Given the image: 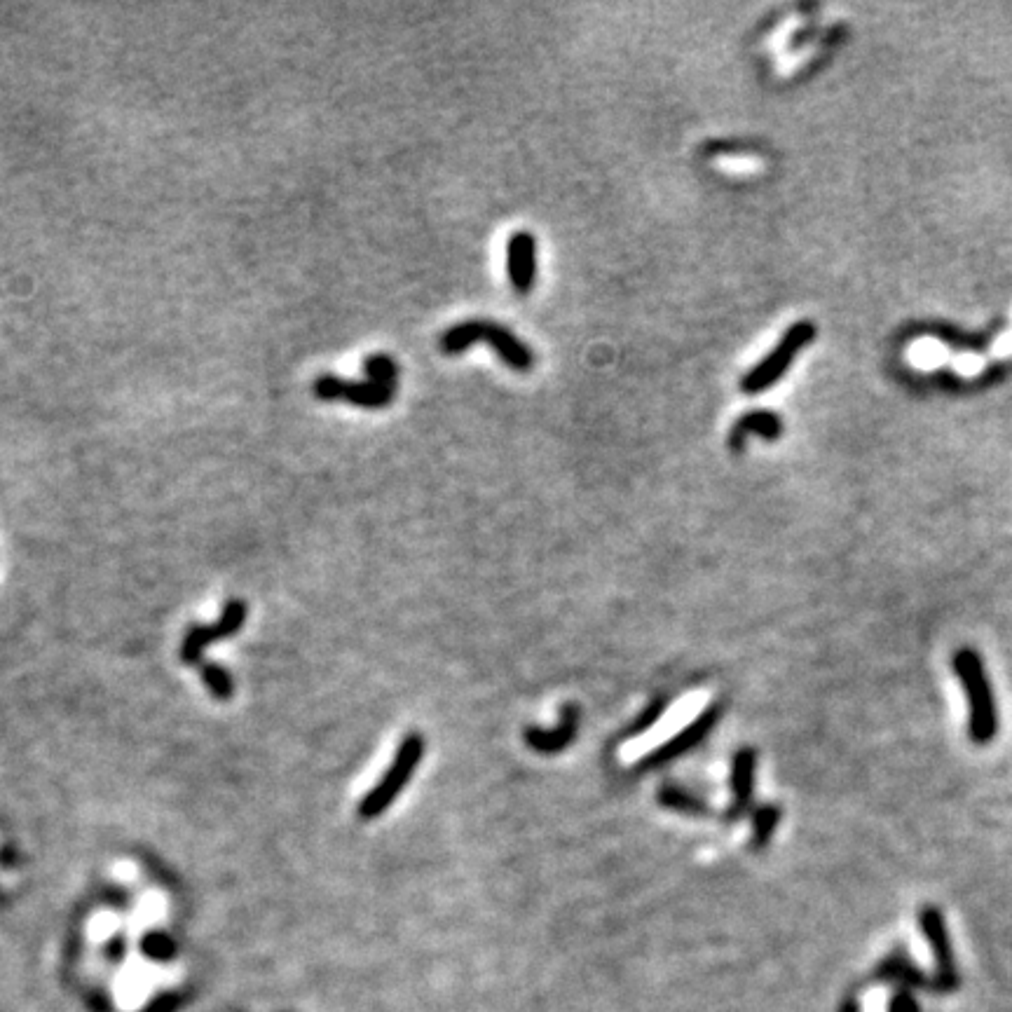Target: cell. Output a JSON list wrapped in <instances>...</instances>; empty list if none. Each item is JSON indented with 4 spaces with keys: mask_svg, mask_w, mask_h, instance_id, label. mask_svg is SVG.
<instances>
[{
    "mask_svg": "<svg viewBox=\"0 0 1012 1012\" xmlns=\"http://www.w3.org/2000/svg\"><path fill=\"white\" fill-rule=\"evenodd\" d=\"M994 350L1001 354V357H1005V354H1012V335H1003V338L996 343Z\"/></svg>",
    "mask_w": 1012,
    "mask_h": 1012,
    "instance_id": "cell-21",
    "label": "cell"
},
{
    "mask_svg": "<svg viewBox=\"0 0 1012 1012\" xmlns=\"http://www.w3.org/2000/svg\"><path fill=\"white\" fill-rule=\"evenodd\" d=\"M720 720H722V706L720 703H713V706H708L706 710H703V713L696 717L694 722H689L678 736L668 738V741L659 745V748H656L654 752H649V755L640 762V769H645V771L656 769V767H661V764L673 762V759L682 757L685 752L694 750L696 745H699L703 738H706L710 731L717 727V722Z\"/></svg>",
    "mask_w": 1012,
    "mask_h": 1012,
    "instance_id": "cell-6",
    "label": "cell"
},
{
    "mask_svg": "<svg viewBox=\"0 0 1012 1012\" xmlns=\"http://www.w3.org/2000/svg\"><path fill=\"white\" fill-rule=\"evenodd\" d=\"M656 802H659L663 809L682 813V816L701 818V816H708L710 813V806L703 802L699 795H694V792L685 790L682 785H673V783L661 785V790L656 792Z\"/></svg>",
    "mask_w": 1012,
    "mask_h": 1012,
    "instance_id": "cell-13",
    "label": "cell"
},
{
    "mask_svg": "<svg viewBox=\"0 0 1012 1012\" xmlns=\"http://www.w3.org/2000/svg\"><path fill=\"white\" fill-rule=\"evenodd\" d=\"M476 343H488L497 357L516 371H530L535 364V354L530 347L521 343L509 328L495 321H462L441 335L443 354H460Z\"/></svg>",
    "mask_w": 1012,
    "mask_h": 1012,
    "instance_id": "cell-3",
    "label": "cell"
},
{
    "mask_svg": "<svg viewBox=\"0 0 1012 1012\" xmlns=\"http://www.w3.org/2000/svg\"><path fill=\"white\" fill-rule=\"evenodd\" d=\"M364 382H347L338 375H319L314 380V396L319 401H347L359 408H387L396 396L399 366L389 354H368L364 361Z\"/></svg>",
    "mask_w": 1012,
    "mask_h": 1012,
    "instance_id": "cell-1",
    "label": "cell"
},
{
    "mask_svg": "<svg viewBox=\"0 0 1012 1012\" xmlns=\"http://www.w3.org/2000/svg\"><path fill=\"white\" fill-rule=\"evenodd\" d=\"M919 923L923 933H926L928 945H931L935 954V989L938 991L956 989L959 987V973H956L952 942H949V933L945 919H942V912L935 907H926L919 916Z\"/></svg>",
    "mask_w": 1012,
    "mask_h": 1012,
    "instance_id": "cell-7",
    "label": "cell"
},
{
    "mask_svg": "<svg viewBox=\"0 0 1012 1012\" xmlns=\"http://www.w3.org/2000/svg\"><path fill=\"white\" fill-rule=\"evenodd\" d=\"M422 755H425V741H422L420 734H410L403 738L392 767H389L387 774L380 778V783L361 799L359 806L361 816L378 818L380 813H385L389 806H392L394 799L401 795V790L406 788L410 778H413L415 769L420 767L422 762Z\"/></svg>",
    "mask_w": 1012,
    "mask_h": 1012,
    "instance_id": "cell-4",
    "label": "cell"
},
{
    "mask_svg": "<svg viewBox=\"0 0 1012 1012\" xmlns=\"http://www.w3.org/2000/svg\"><path fill=\"white\" fill-rule=\"evenodd\" d=\"M755 774H757V752L752 748H741L731 759V799L727 809V820H741L748 816L752 797H755Z\"/></svg>",
    "mask_w": 1012,
    "mask_h": 1012,
    "instance_id": "cell-8",
    "label": "cell"
},
{
    "mask_svg": "<svg viewBox=\"0 0 1012 1012\" xmlns=\"http://www.w3.org/2000/svg\"><path fill=\"white\" fill-rule=\"evenodd\" d=\"M244 619H246V605L237 603V600L235 603H230L228 607H225L223 617H221V621H218V624L195 628V631H190L186 635V640H183V649H181L183 661L195 663L204 647L211 645V642L221 640V638H228V635H232V633H237L239 628H242Z\"/></svg>",
    "mask_w": 1012,
    "mask_h": 1012,
    "instance_id": "cell-11",
    "label": "cell"
},
{
    "mask_svg": "<svg viewBox=\"0 0 1012 1012\" xmlns=\"http://www.w3.org/2000/svg\"><path fill=\"white\" fill-rule=\"evenodd\" d=\"M506 272L518 293H530L537 279V239L530 232H516L506 244Z\"/></svg>",
    "mask_w": 1012,
    "mask_h": 1012,
    "instance_id": "cell-9",
    "label": "cell"
},
{
    "mask_svg": "<svg viewBox=\"0 0 1012 1012\" xmlns=\"http://www.w3.org/2000/svg\"><path fill=\"white\" fill-rule=\"evenodd\" d=\"M888 1012H921L916 998L909 994V989H900L898 994L893 996L891 1005H888Z\"/></svg>",
    "mask_w": 1012,
    "mask_h": 1012,
    "instance_id": "cell-19",
    "label": "cell"
},
{
    "mask_svg": "<svg viewBox=\"0 0 1012 1012\" xmlns=\"http://www.w3.org/2000/svg\"><path fill=\"white\" fill-rule=\"evenodd\" d=\"M909 359H912L914 366L919 368H935L940 366L942 361L947 359V347L938 343V340H919V343L912 345V350H909Z\"/></svg>",
    "mask_w": 1012,
    "mask_h": 1012,
    "instance_id": "cell-16",
    "label": "cell"
},
{
    "mask_svg": "<svg viewBox=\"0 0 1012 1012\" xmlns=\"http://www.w3.org/2000/svg\"><path fill=\"white\" fill-rule=\"evenodd\" d=\"M816 338V326L811 321H797L783 333L781 343L774 347L769 357H764L752 371L745 375L741 389L745 394H759L783 378V373L792 366V361L804 347H809Z\"/></svg>",
    "mask_w": 1012,
    "mask_h": 1012,
    "instance_id": "cell-5",
    "label": "cell"
},
{
    "mask_svg": "<svg viewBox=\"0 0 1012 1012\" xmlns=\"http://www.w3.org/2000/svg\"><path fill=\"white\" fill-rule=\"evenodd\" d=\"M952 663L963 689H966V699L970 708L968 715L970 741L977 745L994 741L998 731V713L987 673H984L982 659L977 656V652H973V649H961V652L954 654Z\"/></svg>",
    "mask_w": 1012,
    "mask_h": 1012,
    "instance_id": "cell-2",
    "label": "cell"
},
{
    "mask_svg": "<svg viewBox=\"0 0 1012 1012\" xmlns=\"http://www.w3.org/2000/svg\"><path fill=\"white\" fill-rule=\"evenodd\" d=\"M778 823H781V809L776 804H762L752 811V851L767 849L778 830Z\"/></svg>",
    "mask_w": 1012,
    "mask_h": 1012,
    "instance_id": "cell-14",
    "label": "cell"
},
{
    "mask_svg": "<svg viewBox=\"0 0 1012 1012\" xmlns=\"http://www.w3.org/2000/svg\"><path fill=\"white\" fill-rule=\"evenodd\" d=\"M783 434V420L771 410H755V413L743 415L741 420L736 422L734 429L729 434V446L736 450H743L745 439L748 436H759L764 441H776L781 439Z\"/></svg>",
    "mask_w": 1012,
    "mask_h": 1012,
    "instance_id": "cell-12",
    "label": "cell"
},
{
    "mask_svg": "<svg viewBox=\"0 0 1012 1012\" xmlns=\"http://www.w3.org/2000/svg\"><path fill=\"white\" fill-rule=\"evenodd\" d=\"M954 366H956V371H961L963 375H975V373L982 371L984 364H982V359L973 357V354H963V357L956 359Z\"/></svg>",
    "mask_w": 1012,
    "mask_h": 1012,
    "instance_id": "cell-20",
    "label": "cell"
},
{
    "mask_svg": "<svg viewBox=\"0 0 1012 1012\" xmlns=\"http://www.w3.org/2000/svg\"><path fill=\"white\" fill-rule=\"evenodd\" d=\"M666 706H668V699H654L649 706L642 710V713L638 715V720H635L631 727H628V738H635V736H642L647 734L649 729L654 727L656 722L661 720L663 713H666Z\"/></svg>",
    "mask_w": 1012,
    "mask_h": 1012,
    "instance_id": "cell-17",
    "label": "cell"
},
{
    "mask_svg": "<svg viewBox=\"0 0 1012 1012\" xmlns=\"http://www.w3.org/2000/svg\"><path fill=\"white\" fill-rule=\"evenodd\" d=\"M879 975L884 977V980L900 982L902 989L923 987V984H926V980H923L919 970H916L907 959H902V956H893V959H888L884 966L879 968Z\"/></svg>",
    "mask_w": 1012,
    "mask_h": 1012,
    "instance_id": "cell-15",
    "label": "cell"
},
{
    "mask_svg": "<svg viewBox=\"0 0 1012 1012\" xmlns=\"http://www.w3.org/2000/svg\"><path fill=\"white\" fill-rule=\"evenodd\" d=\"M577 729H579V710L577 706H572V703H567V706H563V710H560V720L556 727L551 729L528 727L523 738L532 750L539 752V755H556V752H563L567 745L577 738Z\"/></svg>",
    "mask_w": 1012,
    "mask_h": 1012,
    "instance_id": "cell-10",
    "label": "cell"
},
{
    "mask_svg": "<svg viewBox=\"0 0 1012 1012\" xmlns=\"http://www.w3.org/2000/svg\"><path fill=\"white\" fill-rule=\"evenodd\" d=\"M204 682H207V687L214 692L216 699H230L232 694V682H230V675L225 673L223 668L218 666H207L204 668Z\"/></svg>",
    "mask_w": 1012,
    "mask_h": 1012,
    "instance_id": "cell-18",
    "label": "cell"
}]
</instances>
